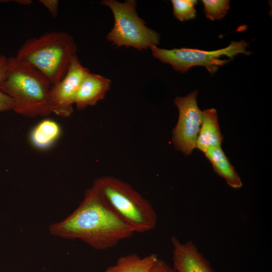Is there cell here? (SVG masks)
<instances>
[{"label": "cell", "instance_id": "cell-1", "mask_svg": "<svg viewBox=\"0 0 272 272\" xmlns=\"http://www.w3.org/2000/svg\"><path fill=\"white\" fill-rule=\"evenodd\" d=\"M49 231L56 237L80 240L95 250L112 248L134 233L93 185L79 207L64 220L50 225Z\"/></svg>", "mask_w": 272, "mask_h": 272}, {"label": "cell", "instance_id": "cell-2", "mask_svg": "<svg viewBox=\"0 0 272 272\" xmlns=\"http://www.w3.org/2000/svg\"><path fill=\"white\" fill-rule=\"evenodd\" d=\"M8 68L0 90L14 101L13 110L27 117L46 116L52 112L49 99L51 84L32 65L8 58Z\"/></svg>", "mask_w": 272, "mask_h": 272}, {"label": "cell", "instance_id": "cell-3", "mask_svg": "<svg viewBox=\"0 0 272 272\" xmlns=\"http://www.w3.org/2000/svg\"><path fill=\"white\" fill-rule=\"evenodd\" d=\"M77 50V44L71 35L53 31L27 39L18 50L16 57L40 71L52 85L65 76Z\"/></svg>", "mask_w": 272, "mask_h": 272}, {"label": "cell", "instance_id": "cell-4", "mask_svg": "<svg viewBox=\"0 0 272 272\" xmlns=\"http://www.w3.org/2000/svg\"><path fill=\"white\" fill-rule=\"evenodd\" d=\"M93 186L134 233L147 232L155 228L157 216L154 208L129 183L113 176H103L95 179Z\"/></svg>", "mask_w": 272, "mask_h": 272}, {"label": "cell", "instance_id": "cell-5", "mask_svg": "<svg viewBox=\"0 0 272 272\" xmlns=\"http://www.w3.org/2000/svg\"><path fill=\"white\" fill-rule=\"evenodd\" d=\"M101 4L111 10L114 26L107 34V39L118 47H133L142 50L156 46L160 35L146 25L136 12L137 2L127 0L120 3L114 0H104Z\"/></svg>", "mask_w": 272, "mask_h": 272}, {"label": "cell", "instance_id": "cell-6", "mask_svg": "<svg viewBox=\"0 0 272 272\" xmlns=\"http://www.w3.org/2000/svg\"><path fill=\"white\" fill-rule=\"evenodd\" d=\"M248 44V43L244 40L232 41L226 47L213 51L184 47L166 49L156 46L150 48L155 58L163 63L170 64L175 71L184 73L191 67L203 66L210 73L214 74L219 66L231 61L230 59H221L222 56H226L232 59L239 53L249 55L251 52L246 49Z\"/></svg>", "mask_w": 272, "mask_h": 272}, {"label": "cell", "instance_id": "cell-7", "mask_svg": "<svg viewBox=\"0 0 272 272\" xmlns=\"http://www.w3.org/2000/svg\"><path fill=\"white\" fill-rule=\"evenodd\" d=\"M197 91L184 97H177L174 103L179 111V118L173 130L174 147L186 156L196 148V143L202 120V111L196 102Z\"/></svg>", "mask_w": 272, "mask_h": 272}, {"label": "cell", "instance_id": "cell-8", "mask_svg": "<svg viewBox=\"0 0 272 272\" xmlns=\"http://www.w3.org/2000/svg\"><path fill=\"white\" fill-rule=\"evenodd\" d=\"M89 73V70L82 64L75 55L65 76L51 86L49 99L52 112L63 117H68L72 114L78 91Z\"/></svg>", "mask_w": 272, "mask_h": 272}, {"label": "cell", "instance_id": "cell-9", "mask_svg": "<svg viewBox=\"0 0 272 272\" xmlns=\"http://www.w3.org/2000/svg\"><path fill=\"white\" fill-rule=\"evenodd\" d=\"M173 268L176 272H215L191 241L183 243L172 237Z\"/></svg>", "mask_w": 272, "mask_h": 272}, {"label": "cell", "instance_id": "cell-10", "mask_svg": "<svg viewBox=\"0 0 272 272\" xmlns=\"http://www.w3.org/2000/svg\"><path fill=\"white\" fill-rule=\"evenodd\" d=\"M111 81L101 75L89 73L82 81L75 104L79 110L95 105L103 99L109 90Z\"/></svg>", "mask_w": 272, "mask_h": 272}, {"label": "cell", "instance_id": "cell-11", "mask_svg": "<svg viewBox=\"0 0 272 272\" xmlns=\"http://www.w3.org/2000/svg\"><path fill=\"white\" fill-rule=\"evenodd\" d=\"M223 136L218 123L215 109L202 111V120L196 143V148L205 152L215 147H221Z\"/></svg>", "mask_w": 272, "mask_h": 272}, {"label": "cell", "instance_id": "cell-12", "mask_svg": "<svg viewBox=\"0 0 272 272\" xmlns=\"http://www.w3.org/2000/svg\"><path fill=\"white\" fill-rule=\"evenodd\" d=\"M204 153L215 172L223 177L230 186L234 188L241 187V179L221 147L210 148Z\"/></svg>", "mask_w": 272, "mask_h": 272}, {"label": "cell", "instance_id": "cell-13", "mask_svg": "<svg viewBox=\"0 0 272 272\" xmlns=\"http://www.w3.org/2000/svg\"><path fill=\"white\" fill-rule=\"evenodd\" d=\"M158 258L155 253L143 257L136 253H130L119 257L105 272H151Z\"/></svg>", "mask_w": 272, "mask_h": 272}, {"label": "cell", "instance_id": "cell-14", "mask_svg": "<svg viewBox=\"0 0 272 272\" xmlns=\"http://www.w3.org/2000/svg\"><path fill=\"white\" fill-rule=\"evenodd\" d=\"M59 125L51 119H45L39 122L32 130L30 139L38 148L49 147L58 138L60 134Z\"/></svg>", "mask_w": 272, "mask_h": 272}, {"label": "cell", "instance_id": "cell-15", "mask_svg": "<svg viewBox=\"0 0 272 272\" xmlns=\"http://www.w3.org/2000/svg\"><path fill=\"white\" fill-rule=\"evenodd\" d=\"M175 17L180 21L194 19L196 16V0H172Z\"/></svg>", "mask_w": 272, "mask_h": 272}, {"label": "cell", "instance_id": "cell-16", "mask_svg": "<svg viewBox=\"0 0 272 272\" xmlns=\"http://www.w3.org/2000/svg\"><path fill=\"white\" fill-rule=\"evenodd\" d=\"M202 2L205 16L211 20L222 19L230 8L229 0H202Z\"/></svg>", "mask_w": 272, "mask_h": 272}, {"label": "cell", "instance_id": "cell-17", "mask_svg": "<svg viewBox=\"0 0 272 272\" xmlns=\"http://www.w3.org/2000/svg\"><path fill=\"white\" fill-rule=\"evenodd\" d=\"M15 102L12 98L0 90V112L13 110Z\"/></svg>", "mask_w": 272, "mask_h": 272}, {"label": "cell", "instance_id": "cell-18", "mask_svg": "<svg viewBox=\"0 0 272 272\" xmlns=\"http://www.w3.org/2000/svg\"><path fill=\"white\" fill-rule=\"evenodd\" d=\"M151 272H176L173 267L164 260L158 258L153 265Z\"/></svg>", "mask_w": 272, "mask_h": 272}, {"label": "cell", "instance_id": "cell-19", "mask_svg": "<svg viewBox=\"0 0 272 272\" xmlns=\"http://www.w3.org/2000/svg\"><path fill=\"white\" fill-rule=\"evenodd\" d=\"M39 2L47 8L53 17L57 16L59 4L57 0H40Z\"/></svg>", "mask_w": 272, "mask_h": 272}, {"label": "cell", "instance_id": "cell-20", "mask_svg": "<svg viewBox=\"0 0 272 272\" xmlns=\"http://www.w3.org/2000/svg\"><path fill=\"white\" fill-rule=\"evenodd\" d=\"M8 58L0 54V84L3 81L8 68Z\"/></svg>", "mask_w": 272, "mask_h": 272}, {"label": "cell", "instance_id": "cell-21", "mask_svg": "<svg viewBox=\"0 0 272 272\" xmlns=\"http://www.w3.org/2000/svg\"><path fill=\"white\" fill-rule=\"evenodd\" d=\"M16 2H17V3H20L22 5H30L31 4L32 1L30 0H19V1H15Z\"/></svg>", "mask_w": 272, "mask_h": 272}]
</instances>
